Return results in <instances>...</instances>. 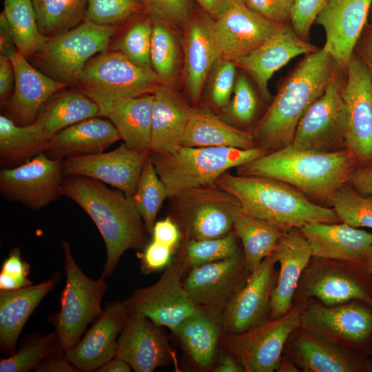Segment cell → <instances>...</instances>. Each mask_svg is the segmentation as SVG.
<instances>
[{
  "instance_id": "9c48e42d",
  "label": "cell",
  "mask_w": 372,
  "mask_h": 372,
  "mask_svg": "<svg viewBox=\"0 0 372 372\" xmlns=\"http://www.w3.org/2000/svg\"><path fill=\"white\" fill-rule=\"evenodd\" d=\"M116 26H103L84 20L74 28L49 38L37 54L39 62L54 80L75 82L85 64L109 48Z\"/></svg>"
},
{
  "instance_id": "816d5d0a",
  "label": "cell",
  "mask_w": 372,
  "mask_h": 372,
  "mask_svg": "<svg viewBox=\"0 0 372 372\" xmlns=\"http://www.w3.org/2000/svg\"><path fill=\"white\" fill-rule=\"evenodd\" d=\"M330 0H294L291 25L300 38L308 41L311 27Z\"/></svg>"
},
{
  "instance_id": "ffe728a7",
  "label": "cell",
  "mask_w": 372,
  "mask_h": 372,
  "mask_svg": "<svg viewBox=\"0 0 372 372\" xmlns=\"http://www.w3.org/2000/svg\"><path fill=\"white\" fill-rule=\"evenodd\" d=\"M315 45L300 38L291 23L281 25L258 48L234 61L237 68L254 79L265 100L270 99L268 83L273 74L291 60L317 51Z\"/></svg>"
},
{
  "instance_id": "11a10c76",
  "label": "cell",
  "mask_w": 372,
  "mask_h": 372,
  "mask_svg": "<svg viewBox=\"0 0 372 372\" xmlns=\"http://www.w3.org/2000/svg\"><path fill=\"white\" fill-rule=\"evenodd\" d=\"M30 265L21 257L20 249H12L8 258L3 261L1 274L7 276L18 289L32 285L28 276L30 273Z\"/></svg>"
},
{
  "instance_id": "5bb4252c",
  "label": "cell",
  "mask_w": 372,
  "mask_h": 372,
  "mask_svg": "<svg viewBox=\"0 0 372 372\" xmlns=\"http://www.w3.org/2000/svg\"><path fill=\"white\" fill-rule=\"evenodd\" d=\"M63 160L41 152L25 163L0 172V192L7 200L38 210L59 198Z\"/></svg>"
},
{
  "instance_id": "3957f363",
  "label": "cell",
  "mask_w": 372,
  "mask_h": 372,
  "mask_svg": "<svg viewBox=\"0 0 372 372\" xmlns=\"http://www.w3.org/2000/svg\"><path fill=\"white\" fill-rule=\"evenodd\" d=\"M357 159L347 148L321 152L291 144L237 167L238 174L285 182L309 197L327 200L347 183Z\"/></svg>"
},
{
  "instance_id": "e0dca14e",
  "label": "cell",
  "mask_w": 372,
  "mask_h": 372,
  "mask_svg": "<svg viewBox=\"0 0 372 372\" xmlns=\"http://www.w3.org/2000/svg\"><path fill=\"white\" fill-rule=\"evenodd\" d=\"M272 254L255 269L234 296L222 315V333L239 334L265 322L271 311V296L274 288Z\"/></svg>"
},
{
  "instance_id": "91938a15",
  "label": "cell",
  "mask_w": 372,
  "mask_h": 372,
  "mask_svg": "<svg viewBox=\"0 0 372 372\" xmlns=\"http://www.w3.org/2000/svg\"><path fill=\"white\" fill-rule=\"evenodd\" d=\"M38 372H76V368L66 359L63 352L60 351L46 358L35 368Z\"/></svg>"
},
{
  "instance_id": "ab89813d",
  "label": "cell",
  "mask_w": 372,
  "mask_h": 372,
  "mask_svg": "<svg viewBox=\"0 0 372 372\" xmlns=\"http://www.w3.org/2000/svg\"><path fill=\"white\" fill-rule=\"evenodd\" d=\"M305 293L319 299L327 306L338 305L351 300L369 301L363 288L349 276L335 271H323L312 277Z\"/></svg>"
},
{
  "instance_id": "94428289",
  "label": "cell",
  "mask_w": 372,
  "mask_h": 372,
  "mask_svg": "<svg viewBox=\"0 0 372 372\" xmlns=\"http://www.w3.org/2000/svg\"><path fill=\"white\" fill-rule=\"evenodd\" d=\"M355 50L366 65L372 81V26L366 25Z\"/></svg>"
},
{
  "instance_id": "44dd1931",
  "label": "cell",
  "mask_w": 372,
  "mask_h": 372,
  "mask_svg": "<svg viewBox=\"0 0 372 372\" xmlns=\"http://www.w3.org/2000/svg\"><path fill=\"white\" fill-rule=\"evenodd\" d=\"M160 327L146 317L130 313L118 338L115 358L136 372H152L168 364L173 353Z\"/></svg>"
},
{
  "instance_id": "f35d334b",
  "label": "cell",
  "mask_w": 372,
  "mask_h": 372,
  "mask_svg": "<svg viewBox=\"0 0 372 372\" xmlns=\"http://www.w3.org/2000/svg\"><path fill=\"white\" fill-rule=\"evenodd\" d=\"M41 33L48 39L85 20L87 0H32Z\"/></svg>"
},
{
  "instance_id": "ee69618b",
  "label": "cell",
  "mask_w": 372,
  "mask_h": 372,
  "mask_svg": "<svg viewBox=\"0 0 372 372\" xmlns=\"http://www.w3.org/2000/svg\"><path fill=\"white\" fill-rule=\"evenodd\" d=\"M328 202L341 222L355 227L372 229V195H362L346 183Z\"/></svg>"
},
{
  "instance_id": "d6986e66",
  "label": "cell",
  "mask_w": 372,
  "mask_h": 372,
  "mask_svg": "<svg viewBox=\"0 0 372 372\" xmlns=\"http://www.w3.org/2000/svg\"><path fill=\"white\" fill-rule=\"evenodd\" d=\"M129 315L125 300L107 304L85 335L64 353L66 359L78 371H96L115 358L118 335Z\"/></svg>"
},
{
  "instance_id": "5b68a950",
  "label": "cell",
  "mask_w": 372,
  "mask_h": 372,
  "mask_svg": "<svg viewBox=\"0 0 372 372\" xmlns=\"http://www.w3.org/2000/svg\"><path fill=\"white\" fill-rule=\"evenodd\" d=\"M258 146L251 149L230 147H185L151 156L169 197L192 189L215 184L229 169L238 167L265 154Z\"/></svg>"
},
{
  "instance_id": "83f0119b",
  "label": "cell",
  "mask_w": 372,
  "mask_h": 372,
  "mask_svg": "<svg viewBox=\"0 0 372 372\" xmlns=\"http://www.w3.org/2000/svg\"><path fill=\"white\" fill-rule=\"evenodd\" d=\"M90 99L99 106L100 116L112 122L126 146L137 151L150 150L153 94Z\"/></svg>"
},
{
  "instance_id": "f546056e",
  "label": "cell",
  "mask_w": 372,
  "mask_h": 372,
  "mask_svg": "<svg viewBox=\"0 0 372 372\" xmlns=\"http://www.w3.org/2000/svg\"><path fill=\"white\" fill-rule=\"evenodd\" d=\"M119 140L121 137L112 122L96 116L55 134L44 153L50 158L64 160L71 156L103 152Z\"/></svg>"
},
{
  "instance_id": "4fadbf2b",
  "label": "cell",
  "mask_w": 372,
  "mask_h": 372,
  "mask_svg": "<svg viewBox=\"0 0 372 372\" xmlns=\"http://www.w3.org/2000/svg\"><path fill=\"white\" fill-rule=\"evenodd\" d=\"M345 107V148L358 162L372 161V81L361 59L353 53L347 65L341 89Z\"/></svg>"
},
{
  "instance_id": "7a4b0ae2",
  "label": "cell",
  "mask_w": 372,
  "mask_h": 372,
  "mask_svg": "<svg viewBox=\"0 0 372 372\" xmlns=\"http://www.w3.org/2000/svg\"><path fill=\"white\" fill-rule=\"evenodd\" d=\"M60 194L80 206L100 232L106 248L104 278L114 272L127 250L139 249L145 245L147 231L131 196L81 176L64 178Z\"/></svg>"
},
{
  "instance_id": "7dc6e473",
  "label": "cell",
  "mask_w": 372,
  "mask_h": 372,
  "mask_svg": "<svg viewBox=\"0 0 372 372\" xmlns=\"http://www.w3.org/2000/svg\"><path fill=\"white\" fill-rule=\"evenodd\" d=\"M143 9L141 0H87L85 20L118 27Z\"/></svg>"
},
{
  "instance_id": "f6af8a7d",
  "label": "cell",
  "mask_w": 372,
  "mask_h": 372,
  "mask_svg": "<svg viewBox=\"0 0 372 372\" xmlns=\"http://www.w3.org/2000/svg\"><path fill=\"white\" fill-rule=\"evenodd\" d=\"M238 239L234 231H231L220 238L189 240L182 242L180 253L187 267L192 268L225 260L236 254L240 251Z\"/></svg>"
},
{
  "instance_id": "c3c4849f",
  "label": "cell",
  "mask_w": 372,
  "mask_h": 372,
  "mask_svg": "<svg viewBox=\"0 0 372 372\" xmlns=\"http://www.w3.org/2000/svg\"><path fill=\"white\" fill-rule=\"evenodd\" d=\"M258 106V99L250 83L244 74H239L231 100L224 110L226 116L238 125H247L254 119Z\"/></svg>"
},
{
  "instance_id": "4316f807",
  "label": "cell",
  "mask_w": 372,
  "mask_h": 372,
  "mask_svg": "<svg viewBox=\"0 0 372 372\" xmlns=\"http://www.w3.org/2000/svg\"><path fill=\"white\" fill-rule=\"evenodd\" d=\"M280 265L279 274L271 293V318L275 319L291 309L293 294L302 273L312 256L311 249L300 229L286 231L272 253Z\"/></svg>"
},
{
  "instance_id": "f1b7e54d",
  "label": "cell",
  "mask_w": 372,
  "mask_h": 372,
  "mask_svg": "<svg viewBox=\"0 0 372 372\" xmlns=\"http://www.w3.org/2000/svg\"><path fill=\"white\" fill-rule=\"evenodd\" d=\"M150 151L154 154L172 152L180 146V139L194 107L168 84L154 92Z\"/></svg>"
},
{
  "instance_id": "484cf974",
  "label": "cell",
  "mask_w": 372,
  "mask_h": 372,
  "mask_svg": "<svg viewBox=\"0 0 372 372\" xmlns=\"http://www.w3.org/2000/svg\"><path fill=\"white\" fill-rule=\"evenodd\" d=\"M300 325L327 340L362 342L372 332V315L357 304H314L302 310Z\"/></svg>"
},
{
  "instance_id": "30bf717a",
  "label": "cell",
  "mask_w": 372,
  "mask_h": 372,
  "mask_svg": "<svg viewBox=\"0 0 372 372\" xmlns=\"http://www.w3.org/2000/svg\"><path fill=\"white\" fill-rule=\"evenodd\" d=\"M303 309L296 304L284 316L267 320L239 334L223 333L225 351L231 354L247 372H273L281 363L285 344L300 324Z\"/></svg>"
},
{
  "instance_id": "681fc988",
  "label": "cell",
  "mask_w": 372,
  "mask_h": 372,
  "mask_svg": "<svg viewBox=\"0 0 372 372\" xmlns=\"http://www.w3.org/2000/svg\"><path fill=\"white\" fill-rule=\"evenodd\" d=\"M236 68L234 61L222 56L209 73V99L217 108L224 110L231 100L237 78Z\"/></svg>"
},
{
  "instance_id": "7bdbcfd3",
  "label": "cell",
  "mask_w": 372,
  "mask_h": 372,
  "mask_svg": "<svg viewBox=\"0 0 372 372\" xmlns=\"http://www.w3.org/2000/svg\"><path fill=\"white\" fill-rule=\"evenodd\" d=\"M152 21L147 14L132 23L120 36L112 39L108 49L121 53L138 66L152 69Z\"/></svg>"
},
{
  "instance_id": "d4e9b609",
  "label": "cell",
  "mask_w": 372,
  "mask_h": 372,
  "mask_svg": "<svg viewBox=\"0 0 372 372\" xmlns=\"http://www.w3.org/2000/svg\"><path fill=\"white\" fill-rule=\"evenodd\" d=\"M300 230L310 245L312 256L345 261L372 257V234L345 223L311 222Z\"/></svg>"
},
{
  "instance_id": "b9f144b4",
  "label": "cell",
  "mask_w": 372,
  "mask_h": 372,
  "mask_svg": "<svg viewBox=\"0 0 372 372\" xmlns=\"http://www.w3.org/2000/svg\"><path fill=\"white\" fill-rule=\"evenodd\" d=\"M147 233L151 234L161 205L167 197V188L158 176L151 155L141 172L134 194L131 196Z\"/></svg>"
},
{
  "instance_id": "be15d7a7",
  "label": "cell",
  "mask_w": 372,
  "mask_h": 372,
  "mask_svg": "<svg viewBox=\"0 0 372 372\" xmlns=\"http://www.w3.org/2000/svg\"><path fill=\"white\" fill-rule=\"evenodd\" d=\"M17 52L18 50L15 45L9 23L3 12L0 14L1 55H3L10 58L12 55L17 53Z\"/></svg>"
},
{
  "instance_id": "8992f818",
  "label": "cell",
  "mask_w": 372,
  "mask_h": 372,
  "mask_svg": "<svg viewBox=\"0 0 372 372\" xmlns=\"http://www.w3.org/2000/svg\"><path fill=\"white\" fill-rule=\"evenodd\" d=\"M66 281L61 294V308L53 320L55 331L65 353L81 338L87 326L103 312L101 301L107 289L103 276L88 278L72 255L70 244L62 242Z\"/></svg>"
},
{
  "instance_id": "bcb514c9",
  "label": "cell",
  "mask_w": 372,
  "mask_h": 372,
  "mask_svg": "<svg viewBox=\"0 0 372 372\" xmlns=\"http://www.w3.org/2000/svg\"><path fill=\"white\" fill-rule=\"evenodd\" d=\"M62 351L56 331L36 338L7 358L1 359V372H27L52 354Z\"/></svg>"
},
{
  "instance_id": "003e7915",
  "label": "cell",
  "mask_w": 372,
  "mask_h": 372,
  "mask_svg": "<svg viewBox=\"0 0 372 372\" xmlns=\"http://www.w3.org/2000/svg\"><path fill=\"white\" fill-rule=\"evenodd\" d=\"M370 262H371V269H372V257H371V258L370 259Z\"/></svg>"
},
{
  "instance_id": "8d00e7d4",
  "label": "cell",
  "mask_w": 372,
  "mask_h": 372,
  "mask_svg": "<svg viewBox=\"0 0 372 372\" xmlns=\"http://www.w3.org/2000/svg\"><path fill=\"white\" fill-rule=\"evenodd\" d=\"M233 229L242 242L246 267L249 273L266 257L272 254L278 240L285 232L266 221L243 212L235 221Z\"/></svg>"
},
{
  "instance_id": "836d02e7",
  "label": "cell",
  "mask_w": 372,
  "mask_h": 372,
  "mask_svg": "<svg viewBox=\"0 0 372 372\" xmlns=\"http://www.w3.org/2000/svg\"><path fill=\"white\" fill-rule=\"evenodd\" d=\"M97 104L81 90L54 94L40 110L34 122L47 136L83 120L99 116Z\"/></svg>"
},
{
  "instance_id": "74e56055",
  "label": "cell",
  "mask_w": 372,
  "mask_h": 372,
  "mask_svg": "<svg viewBox=\"0 0 372 372\" xmlns=\"http://www.w3.org/2000/svg\"><path fill=\"white\" fill-rule=\"evenodd\" d=\"M3 13L18 51L25 58L37 54L48 38L41 32L32 0H4Z\"/></svg>"
},
{
  "instance_id": "db71d44e",
  "label": "cell",
  "mask_w": 372,
  "mask_h": 372,
  "mask_svg": "<svg viewBox=\"0 0 372 372\" xmlns=\"http://www.w3.org/2000/svg\"><path fill=\"white\" fill-rule=\"evenodd\" d=\"M173 252L169 247L152 240L140 256L141 272L148 274L165 269L172 262Z\"/></svg>"
},
{
  "instance_id": "ac0fdd59",
  "label": "cell",
  "mask_w": 372,
  "mask_h": 372,
  "mask_svg": "<svg viewBox=\"0 0 372 372\" xmlns=\"http://www.w3.org/2000/svg\"><path fill=\"white\" fill-rule=\"evenodd\" d=\"M372 0H330L316 19L326 36L323 48L345 70L366 25Z\"/></svg>"
},
{
  "instance_id": "277c9868",
  "label": "cell",
  "mask_w": 372,
  "mask_h": 372,
  "mask_svg": "<svg viewBox=\"0 0 372 372\" xmlns=\"http://www.w3.org/2000/svg\"><path fill=\"white\" fill-rule=\"evenodd\" d=\"M215 184L238 200L242 212L283 231L300 229L311 222H341L333 208L313 203L293 186L278 180L227 172Z\"/></svg>"
},
{
  "instance_id": "4dcf8cb0",
  "label": "cell",
  "mask_w": 372,
  "mask_h": 372,
  "mask_svg": "<svg viewBox=\"0 0 372 372\" xmlns=\"http://www.w3.org/2000/svg\"><path fill=\"white\" fill-rule=\"evenodd\" d=\"M59 275L34 285L0 292V346L14 353L19 336L34 310L58 281Z\"/></svg>"
},
{
  "instance_id": "6125c7cd",
  "label": "cell",
  "mask_w": 372,
  "mask_h": 372,
  "mask_svg": "<svg viewBox=\"0 0 372 372\" xmlns=\"http://www.w3.org/2000/svg\"><path fill=\"white\" fill-rule=\"evenodd\" d=\"M200 7L214 20L235 6L245 3L244 0H196Z\"/></svg>"
},
{
  "instance_id": "60d3db41",
  "label": "cell",
  "mask_w": 372,
  "mask_h": 372,
  "mask_svg": "<svg viewBox=\"0 0 372 372\" xmlns=\"http://www.w3.org/2000/svg\"><path fill=\"white\" fill-rule=\"evenodd\" d=\"M150 61L152 69L169 84L176 78L180 63V45L174 29L156 19H152Z\"/></svg>"
},
{
  "instance_id": "7c38bea8",
  "label": "cell",
  "mask_w": 372,
  "mask_h": 372,
  "mask_svg": "<svg viewBox=\"0 0 372 372\" xmlns=\"http://www.w3.org/2000/svg\"><path fill=\"white\" fill-rule=\"evenodd\" d=\"M344 73L342 70L333 78L304 113L296 127L292 145L321 152L345 148L346 113L341 94Z\"/></svg>"
},
{
  "instance_id": "603a6c76",
  "label": "cell",
  "mask_w": 372,
  "mask_h": 372,
  "mask_svg": "<svg viewBox=\"0 0 372 372\" xmlns=\"http://www.w3.org/2000/svg\"><path fill=\"white\" fill-rule=\"evenodd\" d=\"M280 25L253 11L245 3L234 6L214 20L222 56L234 61L261 45Z\"/></svg>"
},
{
  "instance_id": "52a82bcc",
  "label": "cell",
  "mask_w": 372,
  "mask_h": 372,
  "mask_svg": "<svg viewBox=\"0 0 372 372\" xmlns=\"http://www.w3.org/2000/svg\"><path fill=\"white\" fill-rule=\"evenodd\" d=\"M172 198L182 242L223 237L242 213L238 200L216 184L192 188Z\"/></svg>"
},
{
  "instance_id": "2e32d148",
  "label": "cell",
  "mask_w": 372,
  "mask_h": 372,
  "mask_svg": "<svg viewBox=\"0 0 372 372\" xmlns=\"http://www.w3.org/2000/svg\"><path fill=\"white\" fill-rule=\"evenodd\" d=\"M150 155V150L137 151L122 143L108 152L65 158L63 173L65 176H81L97 180L132 196Z\"/></svg>"
},
{
  "instance_id": "680465c9",
  "label": "cell",
  "mask_w": 372,
  "mask_h": 372,
  "mask_svg": "<svg viewBox=\"0 0 372 372\" xmlns=\"http://www.w3.org/2000/svg\"><path fill=\"white\" fill-rule=\"evenodd\" d=\"M347 183L362 195H372V166L356 167Z\"/></svg>"
},
{
  "instance_id": "ba28073f",
  "label": "cell",
  "mask_w": 372,
  "mask_h": 372,
  "mask_svg": "<svg viewBox=\"0 0 372 372\" xmlns=\"http://www.w3.org/2000/svg\"><path fill=\"white\" fill-rule=\"evenodd\" d=\"M75 83L90 98L136 97L154 94L159 85L165 84L152 69L138 66L109 49L92 58Z\"/></svg>"
},
{
  "instance_id": "d6a6232c",
  "label": "cell",
  "mask_w": 372,
  "mask_h": 372,
  "mask_svg": "<svg viewBox=\"0 0 372 372\" xmlns=\"http://www.w3.org/2000/svg\"><path fill=\"white\" fill-rule=\"evenodd\" d=\"M221 319L198 308L172 331L201 368H209L212 364L222 332Z\"/></svg>"
},
{
  "instance_id": "e7e4bbea",
  "label": "cell",
  "mask_w": 372,
  "mask_h": 372,
  "mask_svg": "<svg viewBox=\"0 0 372 372\" xmlns=\"http://www.w3.org/2000/svg\"><path fill=\"white\" fill-rule=\"evenodd\" d=\"M215 372H242L243 368L230 353L225 351L220 357L218 364L215 367Z\"/></svg>"
},
{
  "instance_id": "7402d4cb",
  "label": "cell",
  "mask_w": 372,
  "mask_h": 372,
  "mask_svg": "<svg viewBox=\"0 0 372 372\" xmlns=\"http://www.w3.org/2000/svg\"><path fill=\"white\" fill-rule=\"evenodd\" d=\"M184 30V81L190 100L196 104L222 52L215 34L214 19L207 14L193 15Z\"/></svg>"
},
{
  "instance_id": "6da1fadb",
  "label": "cell",
  "mask_w": 372,
  "mask_h": 372,
  "mask_svg": "<svg viewBox=\"0 0 372 372\" xmlns=\"http://www.w3.org/2000/svg\"><path fill=\"white\" fill-rule=\"evenodd\" d=\"M342 70L324 48L306 54L251 132L256 146L269 153L291 145L304 113Z\"/></svg>"
},
{
  "instance_id": "e575fe53",
  "label": "cell",
  "mask_w": 372,
  "mask_h": 372,
  "mask_svg": "<svg viewBox=\"0 0 372 372\" xmlns=\"http://www.w3.org/2000/svg\"><path fill=\"white\" fill-rule=\"evenodd\" d=\"M52 137L34 123L19 125L6 115L0 116V164L4 168L18 166L44 152Z\"/></svg>"
},
{
  "instance_id": "cb8c5ba5",
  "label": "cell",
  "mask_w": 372,
  "mask_h": 372,
  "mask_svg": "<svg viewBox=\"0 0 372 372\" xmlns=\"http://www.w3.org/2000/svg\"><path fill=\"white\" fill-rule=\"evenodd\" d=\"M14 70V90L7 100V116L19 125L33 123L44 104L68 84L42 73L19 51L10 57Z\"/></svg>"
},
{
  "instance_id": "9a60e30c",
  "label": "cell",
  "mask_w": 372,
  "mask_h": 372,
  "mask_svg": "<svg viewBox=\"0 0 372 372\" xmlns=\"http://www.w3.org/2000/svg\"><path fill=\"white\" fill-rule=\"evenodd\" d=\"M247 269L240 251L225 260L192 267L183 287L194 304L222 317L228 304L244 285Z\"/></svg>"
},
{
  "instance_id": "9f6ffc18",
  "label": "cell",
  "mask_w": 372,
  "mask_h": 372,
  "mask_svg": "<svg viewBox=\"0 0 372 372\" xmlns=\"http://www.w3.org/2000/svg\"><path fill=\"white\" fill-rule=\"evenodd\" d=\"M151 234L152 240L169 247L174 251L182 239L179 226L170 216L155 222Z\"/></svg>"
},
{
  "instance_id": "03108f58",
  "label": "cell",
  "mask_w": 372,
  "mask_h": 372,
  "mask_svg": "<svg viewBox=\"0 0 372 372\" xmlns=\"http://www.w3.org/2000/svg\"><path fill=\"white\" fill-rule=\"evenodd\" d=\"M131 366L121 359L114 358L96 371L97 372H130Z\"/></svg>"
},
{
  "instance_id": "f5cc1de1",
  "label": "cell",
  "mask_w": 372,
  "mask_h": 372,
  "mask_svg": "<svg viewBox=\"0 0 372 372\" xmlns=\"http://www.w3.org/2000/svg\"><path fill=\"white\" fill-rule=\"evenodd\" d=\"M244 1L249 8L276 24L291 23V15L294 0Z\"/></svg>"
},
{
  "instance_id": "f907efd6",
  "label": "cell",
  "mask_w": 372,
  "mask_h": 372,
  "mask_svg": "<svg viewBox=\"0 0 372 372\" xmlns=\"http://www.w3.org/2000/svg\"><path fill=\"white\" fill-rule=\"evenodd\" d=\"M147 14L174 29H184L193 17L192 0H141Z\"/></svg>"
},
{
  "instance_id": "6f0895ef",
  "label": "cell",
  "mask_w": 372,
  "mask_h": 372,
  "mask_svg": "<svg viewBox=\"0 0 372 372\" xmlns=\"http://www.w3.org/2000/svg\"><path fill=\"white\" fill-rule=\"evenodd\" d=\"M15 82L14 70L10 59L0 55V98L7 101L12 95Z\"/></svg>"
},
{
  "instance_id": "8fae6325",
  "label": "cell",
  "mask_w": 372,
  "mask_h": 372,
  "mask_svg": "<svg viewBox=\"0 0 372 372\" xmlns=\"http://www.w3.org/2000/svg\"><path fill=\"white\" fill-rule=\"evenodd\" d=\"M187 267L183 256L179 253L156 282L136 289L125 300L130 313L146 317L156 325L173 331L198 309L183 287L182 279Z\"/></svg>"
},
{
  "instance_id": "1f68e13d",
  "label": "cell",
  "mask_w": 372,
  "mask_h": 372,
  "mask_svg": "<svg viewBox=\"0 0 372 372\" xmlns=\"http://www.w3.org/2000/svg\"><path fill=\"white\" fill-rule=\"evenodd\" d=\"M185 147H256L252 134L240 130L205 107H194L180 139Z\"/></svg>"
},
{
  "instance_id": "d590c367",
  "label": "cell",
  "mask_w": 372,
  "mask_h": 372,
  "mask_svg": "<svg viewBox=\"0 0 372 372\" xmlns=\"http://www.w3.org/2000/svg\"><path fill=\"white\" fill-rule=\"evenodd\" d=\"M293 351L298 364L304 371L349 372L354 369L349 357L340 347L308 331L296 337Z\"/></svg>"
}]
</instances>
